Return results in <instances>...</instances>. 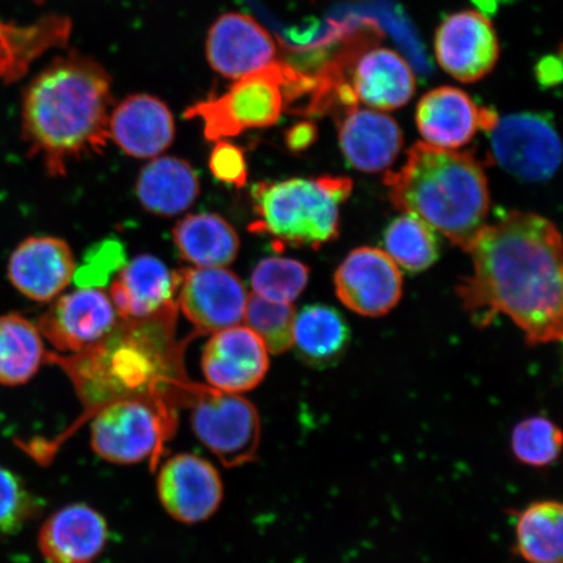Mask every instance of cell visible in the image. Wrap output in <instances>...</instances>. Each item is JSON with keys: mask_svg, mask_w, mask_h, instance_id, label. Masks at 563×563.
<instances>
[{"mask_svg": "<svg viewBox=\"0 0 563 563\" xmlns=\"http://www.w3.org/2000/svg\"><path fill=\"white\" fill-rule=\"evenodd\" d=\"M467 252L474 273L457 295L476 325L505 314L533 346L562 340V238L553 222L512 211L478 232Z\"/></svg>", "mask_w": 563, "mask_h": 563, "instance_id": "obj_1", "label": "cell"}, {"mask_svg": "<svg viewBox=\"0 0 563 563\" xmlns=\"http://www.w3.org/2000/svg\"><path fill=\"white\" fill-rule=\"evenodd\" d=\"M176 305L137 320H119L101 342L74 356L47 354L73 379L77 396L91 418L117 400L150 399L185 405L191 385L175 342Z\"/></svg>", "mask_w": 563, "mask_h": 563, "instance_id": "obj_2", "label": "cell"}, {"mask_svg": "<svg viewBox=\"0 0 563 563\" xmlns=\"http://www.w3.org/2000/svg\"><path fill=\"white\" fill-rule=\"evenodd\" d=\"M111 103V77L101 65L79 53L59 56L25 90L21 118L32 156L62 176L69 161L102 153Z\"/></svg>", "mask_w": 563, "mask_h": 563, "instance_id": "obj_3", "label": "cell"}, {"mask_svg": "<svg viewBox=\"0 0 563 563\" xmlns=\"http://www.w3.org/2000/svg\"><path fill=\"white\" fill-rule=\"evenodd\" d=\"M385 186L394 206L417 216L463 251L488 224L487 175L468 152L415 144L404 166L386 174Z\"/></svg>", "mask_w": 563, "mask_h": 563, "instance_id": "obj_4", "label": "cell"}, {"mask_svg": "<svg viewBox=\"0 0 563 563\" xmlns=\"http://www.w3.org/2000/svg\"><path fill=\"white\" fill-rule=\"evenodd\" d=\"M352 186L343 176L258 183L252 189L257 221L251 230L279 244L320 249L338 236L341 207Z\"/></svg>", "mask_w": 563, "mask_h": 563, "instance_id": "obj_5", "label": "cell"}, {"mask_svg": "<svg viewBox=\"0 0 563 563\" xmlns=\"http://www.w3.org/2000/svg\"><path fill=\"white\" fill-rule=\"evenodd\" d=\"M311 86V77L277 62L236 80L227 93L192 104L185 118L200 119L209 141L234 137L277 124L286 106L308 93Z\"/></svg>", "mask_w": 563, "mask_h": 563, "instance_id": "obj_6", "label": "cell"}, {"mask_svg": "<svg viewBox=\"0 0 563 563\" xmlns=\"http://www.w3.org/2000/svg\"><path fill=\"white\" fill-rule=\"evenodd\" d=\"M91 418L90 445L98 456L115 464L151 461L152 468L178 427L175 406L162 400H117Z\"/></svg>", "mask_w": 563, "mask_h": 563, "instance_id": "obj_7", "label": "cell"}, {"mask_svg": "<svg viewBox=\"0 0 563 563\" xmlns=\"http://www.w3.org/2000/svg\"><path fill=\"white\" fill-rule=\"evenodd\" d=\"M185 405L192 408L191 424L197 440L224 467H242L257 460L262 420L249 399L192 384Z\"/></svg>", "mask_w": 563, "mask_h": 563, "instance_id": "obj_8", "label": "cell"}, {"mask_svg": "<svg viewBox=\"0 0 563 563\" xmlns=\"http://www.w3.org/2000/svg\"><path fill=\"white\" fill-rule=\"evenodd\" d=\"M489 132L492 158L514 178L543 183L558 173L562 145L551 118L533 112L498 118Z\"/></svg>", "mask_w": 563, "mask_h": 563, "instance_id": "obj_9", "label": "cell"}, {"mask_svg": "<svg viewBox=\"0 0 563 563\" xmlns=\"http://www.w3.org/2000/svg\"><path fill=\"white\" fill-rule=\"evenodd\" d=\"M158 466V499L176 522L199 525L220 510L224 488L213 463L197 454L180 453Z\"/></svg>", "mask_w": 563, "mask_h": 563, "instance_id": "obj_10", "label": "cell"}, {"mask_svg": "<svg viewBox=\"0 0 563 563\" xmlns=\"http://www.w3.org/2000/svg\"><path fill=\"white\" fill-rule=\"evenodd\" d=\"M338 299L365 317L385 316L402 298L404 279L386 252L362 246L350 253L334 276Z\"/></svg>", "mask_w": 563, "mask_h": 563, "instance_id": "obj_11", "label": "cell"}, {"mask_svg": "<svg viewBox=\"0 0 563 563\" xmlns=\"http://www.w3.org/2000/svg\"><path fill=\"white\" fill-rule=\"evenodd\" d=\"M119 319L109 295L81 288L56 300L35 327L56 350L77 354L108 336Z\"/></svg>", "mask_w": 563, "mask_h": 563, "instance_id": "obj_12", "label": "cell"}, {"mask_svg": "<svg viewBox=\"0 0 563 563\" xmlns=\"http://www.w3.org/2000/svg\"><path fill=\"white\" fill-rule=\"evenodd\" d=\"M180 274L179 306L203 333H218L244 321L246 294L241 278L224 267H197Z\"/></svg>", "mask_w": 563, "mask_h": 563, "instance_id": "obj_13", "label": "cell"}, {"mask_svg": "<svg viewBox=\"0 0 563 563\" xmlns=\"http://www.w3.org/2000/svg\"><path fill=\"white\" fill-rule=\"evenodd\" d=\"M434 53L445 73L462 82H475L492 73L499 58L495 27L477 11L453 13L439 26Z\"/></svg>", "mask_w": 563, "mask_h": 563, "instance_id": "obj_14", "label": "cell"}, {"mask_svg": "<svg viewBox=\"0 0 563 563\" xmlns=\"http://www.w3.org/2000/svg\"><path fill=\"white\" fill-rule=\"evenodd\" d=\"M207 58L217 74L239 80L277 63L278 47L256 19L228 12L210 27Z\"/></svg>", "mask_w": 563, "mask_h": 563, "instance_id": "obj_15", "label": "cell"}, {"mask_svg": "<svg viewBox=\"0 0 563 563\" xmlns=\"http://www.w3.org/2000/svg\"><path fill=\"white\" fill-rule=\"evenodd\" d=\"M201 364L210 387L241 394L263 383L269 369V351L250 328L238 325L210 338Z\"/></svg>", "mask_w": 563, "mask_h": 563, "instance_id": "obj_16", "label": "cell"}, {"mask_svg": "<svg viewBox=\"0 0 563 563\" xmlns=\"http://www.w3.org/2000/svg\"><path fill=\"white\" fill-rule=\"evenodd\" d=\"M497 121L495 111L478 109L467 93L453 87L428 91L417 109V125L424 143L445 151L461 150L478 130L489 132Z\"/></svg>", "mask_w": 563, "mask_h": 563, "instance_id": "obj_17", "label": "cell"}, {"mask_svg": "<svg viewBox=\"0 0 563 563\" xmlns=\"http://www.w3.org/2000/svg\"><path fill=\"white\" fill-rule=\"evenodd\" d=\"M110 530L102 514L87 504H70L45 520L38 548L47 563H95L108 547Z\"/></svg>", "mask_w": 563, "mask_h": 563, "instance_id": "obj_18", "label": "cell"}, {"mask_svg": "<svg viewBox=\"0 0 563 563\" xmlns=\"http://www.w3.org/2000/svg\"><path fill=\"white\" fill-rule=\"evenodd\" d=\"M75 258L59 238L32 236L13 251L9 263L11 284L35 301H52L74 279Z\"/></svg>", "mask_w": 563, "mask_h": 563, "instance_id": "obj_19", "label": "cell"}, {"mask_svg": "<svg viewBox=\"0 0 563 563\" xmlns=\"http://www.w3.org/2000/svg\"><path fill=\"white\" fill-rule=\"evenodd\" d=\"M347 82L357 103L389 111L404 108L417 89L410 65L390 48L365 47L352 56Z\"/></svg>", "mask_w": 563, "mask_h": 563, "instance_id": "obj_20", "label": "cell"}, {"mask_svg": "<svg viewBox=\"0 0 563 563\" xmlns=\"http://www.w3.org/2000/svg\"><path fill=\"white\" fill-rule=\"evenodd\" d=\"M336 121L343 156L358 172H384L402 151L404 133L384 112L354 108L343 112Z\"/></svg>", "mask_w": 563, "mask_h": 563, "instance_id": "obj_21", "label": "cell"}, {"mask_svg": "<svg viewBox=\"0 0 563 563\" xmlns=\"http://www.w3.org/2000/svg\"><path fill=\"white\" fill-rule=\"evenodd\" d=\"M110 139L133 158H156L175 137L173 112L150 95L126 97L110 115Z\"/></svg>", "mask_w": 563, "mask_h": 563, "instance_id": "obj_22", "label": "cell"}, {"mask_svg": "<svg viewBox=\"0 0 563 563\" xmlns=\"http://www.w3.org/2000/svg\"><path fill=\"white\" fill-rule=\"evenodd\" d=\"M180 274L151 255L126 263L112 282L110 299L123 320L146 319L175 305Z\"/></svg>", "mask_w": 563, "mask_h": 563, "instance_id": "obj_23", "label": "cell"}, {"mask_svg": "<svg viewBox=\"0 0 563 563\" xmlns=\"http://www.w3.org/2000/svg\"><path fill=\"white\" fill-rule=\"evenodd\" d=\"M199 194L200 180L195 168L176 157L154 158L141 170L136 183L141 206L162 217L181 213Z\"/></svg>", "mask_w": 563, "mask_h": 563, "instance_id": "obj_24", "label": "cell"}, {"mask_svg": "<svg viewBox=\"0 0 563 563\" xmlns=\"http://www.w3.org/2000/svg\"><path fill=\"white\" fill-rule=\"evenodd\" d=\"M68 20L48 16L32 25H15L0 20V81L23 77L32 63L51 48L66 44Z\"/></svg>", "mask_w": 563, "mask_h": 563, "instance_id": "obj_25", "label": "cell"}, {"mask_svg": "<svg viewBox=\"0 0 563 563\" xmlns=\"http://www.w3.org/2000/svg\"><path fill=\"white\" fill-rule=\"evenodd\" d=\"M174 242L181 258L197 267H227L241 249L235 229L214 213L186 217L174 229Z\"/></svg>", "mask_w": 563, "mask_h": 563, "instance_id": "obj_26", "label": "cell"}, {"mask_svg": "<svg viewBox=\"0 0 563 563\" xmlns=\"http://www.w3.org/2000/svg\"><path fill=\"white\" fill-rule=\"evenodd\" d=\"M351 340L350 328L335 308L308 306L295 316L294 346L312 367H332L341 361Z\"/></svg>", "mask_w": 563, "mask_h": 563, "instance_id": "obj_27", "label": "cell"}, {"mask_svg": "<svg viewBox=\"0 0 563 563\" xmlns=\"http://www.w3.org/2000/svg\"><path fill=\"white\" fill-rule=\"evenodd\" d=\"M563 506L558 499H539L518 511L512 552L527 563L563 562Z\"/></svg>", "mask_w": 563, "mask_h": 563, "instance_id": "obj_28", "label": "cell"}, {"mask_svg": "<svg viewBox=\"0 0 563 563\" xmlns=\"http://www.w3.org/2000/svg\"><path fill=\"white\" fill-rule=\"evenodd\" d=\"M47 352L40 330L25 317L0 316V384L23 385L35 376Z\"/></svg>", "mask_w": 563, "mask_h": 563, "instance_id": "obj_29", "label": "cell"}, {"mask_svg": "<svg viewBox=\"0 0 563 563\" xmlns=\"http://www.w3.org/2000/svg\"><path fill=\"white\" fill-rule=\"evenodd\" d=\"M384 245L386 255L411 273L427 271L439 258L433 230L410 213L394 218L385 231Z\"/></svg>", "mask_w": 563, "mask_h": 563, "instance_id": "obj_30", "label": "cell"}, {"mask_svg": "<svg viewBox=\"0 0 563 563\" xmlns=\"http://www.w3.org/2000/svg\"><path fill=\"white\" fill-rule=\"evenodd\" d=\"M562 432L547 417L526 418L512 428L510 450L518 463L528 468L545 470L559 462L562 452Z\"/></svg>", "mask_w": 563, "mask_h": 563, "instance_id": "obj_31", "label": "cell"}, {"mask_svg": "<svg viewBox=\"0 0 563 563\" xmlns=\"http://www.w3.org/2000/svg\"><path fill=\"white\" fill-rule=\"evenodd\" d=\"M295 309L286 302H276L251 294L244 314L250 328L274 355L284 354L294 346Z\"/></svg>", "mask_w": 563, "mask_h": 563, "instance_id": "obj_32", "label": "cell"}, {"mask_svg": "<svg viewBox=\"0 0 563 563\" xmlns=\"http://www.w3.org/2000/svg\"><path fill=\"white\" fill-rule=\"evenodd\" d=\"M309 280L308 266L298 260L267 257L252 273L253 294L266 300L291 305L306 290Z\"/></svg>", "mask_w": 563, "mask_h": 563, "instance_id": "obj_33", "label": "cell"}, {"mask_svg": "<svg viewBox=\"0 0 563 563\" xmlns=\"http://www.w3.org/2000/svg\"><path fill=\"white\" fill-rule=\"evenodd\" d=\"M42 504L23 478L0 466V537H11L40 516Z\"/></svg>", "mask_w": 563, "mask_h": 563, "instance_id": "obj_34", "label": "cell"}, {"mask_svg": "<svg viewBox=\"0 0 563 563\" xmlns=\"http://www.w3.org/2000/svg\"><path fill=\"white\" fill-rule=\"evenodd\" d=\"M126 263L124 245L117 239H104L90 246L81 266L75 271L74 280L81 288H100Z\"/></svg>", "mask_w": 563, "mask_h": 563, "instance_id": "obj_35", "label": "cell"}, {"mask_svg": "<svg viewBox=\"0 0 563 563\" xmlns=\"http://www.w3.org/2000/svg\"><path fill=\"white\" fill-rule=\"evenodd\" d=\"M209 167L218 180L242 188L249 178V168L241 147L227 140L217 141L210 154Z\"/></svg>", "mask_w": 563, "mask_h": 563, "instance_id": "obj_36", "label": "cell"}, {"mask_svg": "<svg viewBox=\"0 0 563 563\" xmlns=\"http://www.w3.org/2000/svg\"><path fill=\"white\" fill-rule=\"evenodd\" d=\"M317 130L312 123H299L291 126L286 133V144L288 150L292 152H301L307 150L314 143Z\"/></svg>", "mask_w": 563, "mask_h": 563, "instance_id": "obj_37", "label": "cell"}, {"mask_svg": "<svg viewBox=\"0 0 563 563\" xmlns=\"http://www.w3.org/2000/svg\"><path fill=\"white\" fill-rule=\"evenodd\" d=\"M555 68H561V62L554 60V58H548L540 63L538 69V76L541 84H551L554 82L555 76L561 80V69L555 70Z\"/></svg>", "mask_w": 563, "mask_h": 563, "instance_id": "obj_38", "label": "cell"}]
</instances>
